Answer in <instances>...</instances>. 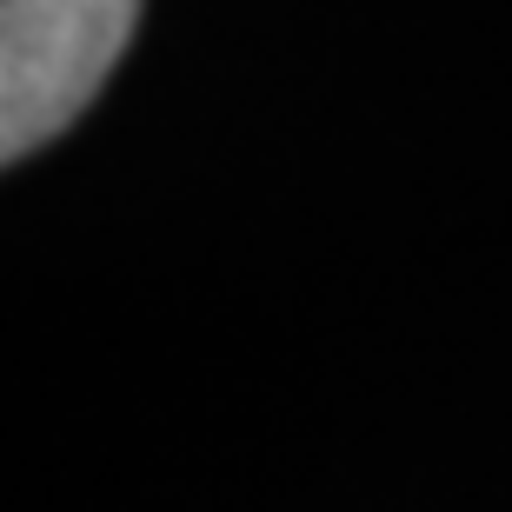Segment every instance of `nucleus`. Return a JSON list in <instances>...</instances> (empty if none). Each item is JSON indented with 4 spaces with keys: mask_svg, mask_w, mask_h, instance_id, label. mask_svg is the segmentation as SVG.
I'll use <instances>...</instances> for the list:
<instances>
[{
    "mask_svg": "<svg viewBox=\"0 0 512 512\" xmlns=\"http://www.w3.org/2000/svg\"><path fill=\"white\" fill-rule=\"evenodd\" d=\"M140 0H0V160L74 127L120 67Z\"/></svg>",
    "mask_w": 512,
    "mask_h": 512,
    "instance_id": "nucleus-1",
    "label": "nucleus"
}]
</instances>
